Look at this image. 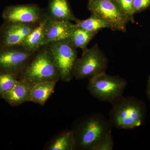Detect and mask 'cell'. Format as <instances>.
I'll use <instances>...</instances> for the list:
<instances>
[{
	"instance_id": "1",
	"label": "cell",
	"mask_w": 150,
	"mask_h": 150,
	"mask_svg": "<svg viewBox=\"0 0 150 150\" xmlns=\"http://www.w3.org/2000/svg\"><path fill=\"white\" fill-rule=\"evenodd\" d=\"M112 126L109 120L100 113L88 115L73 131L75 149L95 150L103 138L112 131Z\"/></svg>"
},
{
	"instance_id": "2",
	"label": "cell",
	"mask_w": 150,
	"mask_h": 150,
	"mask_svg": "<svg viewBox=\"0 0 150 150\" xmlns=\"http://www.w3.org/2000/svg\"><path fill=\"white\" fill-rule=\"evenodd\" d=\"M18 79L25 80L32 84L52 81L58 82L60 80L48 45L35 52L19 75Z\"/></svg>"
},
{
	"instance_id": "3",
	"label": "cell",
	"mask_w": 150,
	"mask_h": 150,
	"mask_svg": "<svg viewBox=\"0 0 150 150\" xmlns=\"http://www.w3.org/2000/svg\"><path fill=\"white\" fill-rule=\"evenodd\" d=\"M111 104L109 121L112 126L118 129H131L142 125L143 109L139 103L134 98L122 96Z\"/></svg>"
},
{
	"instance_id": "4",
	"label": "cell",
	"mask_w": 150,
	"mask_h": 150,
	"mask_svg": "<svg viewBox=\"0 0 150 150\" xmlns=\"http://www.w3.org/2000/svg\"><path fill=\"white\" fill-rule=\"evenodd\" d=\"M127 85V81L123 78L104 72L89 78L87 88L94 97L112 103L123 96Z\"/></svg>"
},
{
	"instance_id": "5",
	"label": "cell",
	"mask_w": 150,
	"mask_h": 150,
	"mask_svg": "<svg viewBox=\"0 0 150 150\" xmlns=\"http://www.w3.org/2000/svg\"><path fill=\"white\" fill-rule=\"evenodd\" d=\"M108 59L97 44L83 52L77 59L73 71V77L78 80L92 77L106 72Z\"/></svg>"
},
{
	"instance_id": "6",
	"label": "cell",
	"mask_w": 150,
	"mask_h": 150,
	"mask_svg": "<svg viewBox=\"0 0 150 150\" xmlns=\"http://www.w3.org/2000/svg\"><path fill=\"white\" fill-rule=\"evenodd\" d=\"M52 59L60 75V80L69 82L73 77V71L78 52L68 39L48 44Z\"/></svg>"
},
{
	"instance_id": "7",
	"label": "cell",
	"mask_w": 150,
	"mask_h": 150,
	"mask_svg": "<svg viewBox=\"0 0 150 150\" xmlns=\"http://www.w3.org/2000/svg\"><path fill=\"white\" fill-rule=\"evenodd\" d=\"M87 8L91 14L105 21L110 29L125 32L129 22L115 0H88Z\"/></svg>"
},
{
	"instance_id": "8",
	"label": "cell",
	"mask_w": 150,
	"mask_h": 150,
	"mask_svg": "<svg viewBox=\"0 0 150 150\" xmlns=\"http://www.w3.org/2000/svg\"><path fill=\"white\" fill-rule=\"evenodd\" d=\"M35 53L21 45L0 46V73L13 74L18 77Z\"/></svg>"
},
{
	"instance_id": "9",
	"label": "cell",
	"mask_w": 150,
	"mask_h": 150,
	"mask_svg": "<svg viewBox=\"0 0 150 150\" xmlns=\"http://www.w3.org/2000/svg\"><path fill=\"white\" fill-rule=\"evenodd\" d=\"M47 17L46 11L36 4L7 6L3 11L4 21L39 24Z\"/></svg>"
},
{
	"instance_id": "10",
	"label": "cell",
	"mask_w": 150,
	"mask_h": 150,
	"mask_svg": "<svg viewBox=\"0 0 150 150\" xmlns=\"http://www.w3.org/2000/svg\"><path fill=\"white\" fill-rule=\"evenodd\" d=\"M38 25L4 21L0 26V46L21 45Z\"/></svg>"
},
{
	"instance_id": "11",
	"label": "cell",
	"mask_w": 150,
	"mask_h": 150,
	"mask_svg": "<svg viewBox=\"0 0 150 150\" xmlns=\"http://www.w3.org/2000/svg\"><path fill=\"white\" fill-rule=\"evenodd\" d=\"M77 28L76 23L67 21L46 20L45 25L46 45L49 43L69 38Z\"/></svg>"
},
{
	"instance_id": "12",
	"label": "cell",
	"mask_w": 150,
	"mask_h": 150,
	"mask_svg": "<svg viewBox=\"0 0 150 150\" xmlns=\"http://www.w3.org/2000/svg\"><path fill=\"white\" fill-rule=\"evenodd\" d=\"M33 85L25 80L18 79L13 87L6 93L2 98L13 106L29 102Z\"/></svg>"
},
{
	"instance_id": "13",
	"label": "cell",
	"mask_w": 150,
	"mask_h": 150,
	"mask_svg": "<svg viewBox=\"0 0 150 150\" xmlns=\"http://www.w3.org/2000/svg\"><path fill=\"white\" fill-rule=\"evenodd\" d=\"M45 11L48 18L53 20L76 22L78 19L73 13L68 0H49Z\"/></svg>"
},
{
	"instance_id": "14",
	"label": "cell",
	"mask_w": 150,
	"mask_h": 150,
	"mask_svg": "<svg viewBox=\"0 0 150 150\" xmlns=\"http://www.w3.org/2000/svg\"><path fill=\"white\" fill-rule=\"evenodd\" d=\"M48 16L39 23L28 35L21 46L32 53H35L41 47L46 45L45 25Z\"/></svg>"
},
{
	"instance_id": "15",
	"label": "cell",
	"mask_w": 150,
	"mask_h": 150,
	"mask_svg": "<svg viewBox=\"0 0 150 150\" xmlns=\"http://www.w3.org/2000/svg\"><path fill=\"white\" fill-rule=\"evenodd\" d=\"M57 81L45 82L33 85L29 101L43 106L54 92Z\"/></svg>"
},
{
	"instance_id": "16",
	"label": "cell",
	"mask_w": 150,
	"mask_h": 150,
	"mask_svg": "<svg viewBox=\"0 0 150 150\" xmlns=\"http://www.w3.org/2000/svg\"><path fill=\"white\" fill-rule=\"evenodd\" d=\"M98 33L87 31L77 27L68 39L75 48H81L83 52Z\"/></svg>"
},
{
	"instance_id": "17",
	"label": "cell",
	"mask_w": 150,
	"mask_h": 150,
	"mask_svg": "<svg viewBox=\"0 0 150 150\" xmlns=\"http://www.w3.org/2000/svg\"><path fill=\"white\" fill-rule=\"evenodd\" d=\"M75 23L79 28L91 32H98L103 28H110L106 22L93 14L86 19L81 20L78 19Z\"/></svg>"
},
{
	"instance_id": "18",
	"label": "cell",
	"mask_w": 150,
	"mask_h": 150,
	"mask_svg": "<svg viewBox=\"0 0 150 150\" xmlns=\"http://www.w3.org/2000/svg\"><path fill=\"white\" fill-rule=\"evenodd\" d=\"M75 149L73 131L65 132L57 137L48 147L49 150H73Z\"/></svg>"
},
{
	"instance_id": "19",
	"label": "cell",
	"mask_w": 150,
	"mask_h": 150,
	"mask_svg": "<svg viewBox=\"0 0 150 150\" xmlns=\"http://www.w3.org/2000/svg\"><path fill=\"white\" fill-rule=\"evenodd\" d=\"M18 80V77L13 74L0 73V97L13 87Z\"/></svg>"
},
{
	"instance_id": "20",
	"label": "cell",
	"mask_w": 150,
	"mask_h": 150,
	"mask_svg": "<svg viewBox=\"0 0 150 150\" xmlns=\"http://www.w3.org/2000/svg\"><path fill=\"white\" fill-rule=\"evenodd\" d=\"M121 11L129 22L134 23L135 22L134 13L133 8L134 0H115Z\"/></svg>"
},
{
	"instance_id": "21",
	"label": "cell",
	"mask_w": 150,
	"mask_h": 150,
	"mask_svg": "<svg viewBox=\"0 0 150 150\" xmlns=\"http://www.w3.org/2000/svg\"><path fill=\"white\" fill-rule=\"evenodd\" d=\"M113 146L114 143L111 131L103 138L95 150H113Z\"/></svg>"
},
{
	"instance_id": "22",
	"label": "cell",
	"mask_w": 150,
	"mask_h": 150,
	"mask_svg": "<svg viewBox=\"0 0 150 150\" xmlns=\"http://www.w3.org/2000/svg\"><path fill=\"white\" fill-rule=\"evenodd\" d=\"M133 6L135 14L141 12L150 8V0H134Z\"/></svg>"
},
{
	"instance_id": "23",
	"label": "cell",
	"mask_w": 150,
	"mask_h": 150,
	"mask_svg": "<svg viewBox=\"0 0 150 150\" xmlns=\"http://www.w3.org/2000/svg\"><path fill=\"white\" fill-rule=\"evenodd\" d=\"M148 94L150 98V76L148 81Z\"/></svg>"
}]
</instances>
